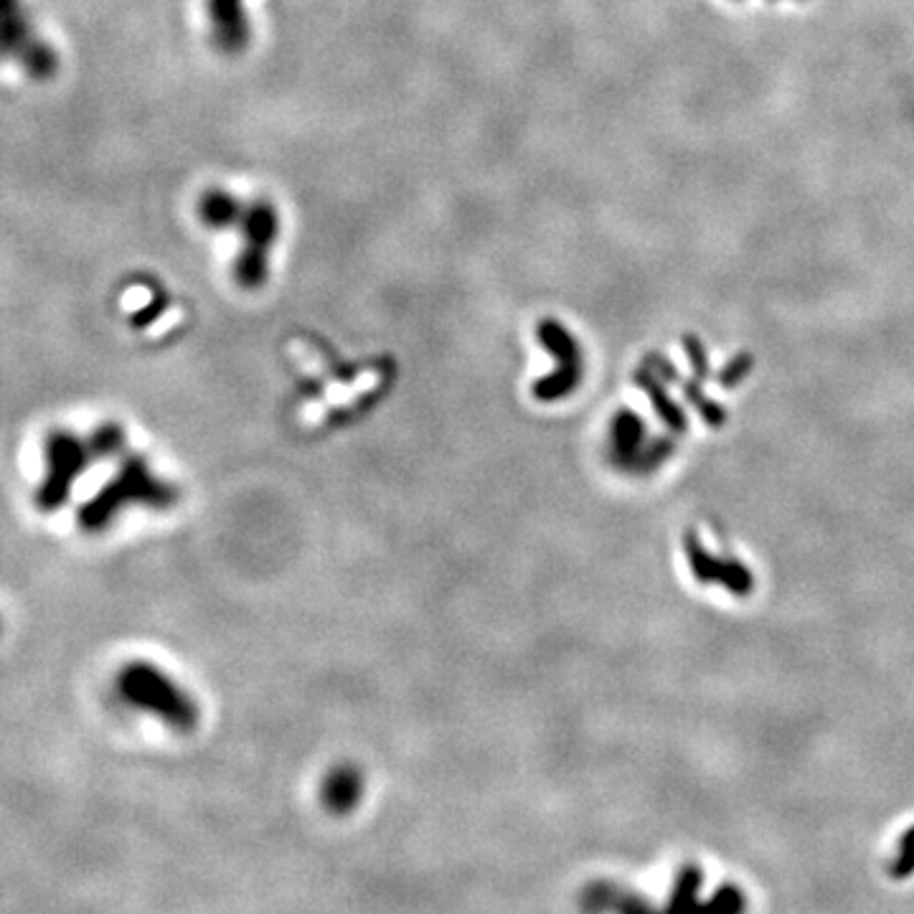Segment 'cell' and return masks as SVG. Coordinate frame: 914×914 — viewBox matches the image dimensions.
<instances>
[{"instance_id":"6da1fadb","label":"cell","mask_w":914,"mask_h":914,"mask_svg":"<svg viewBox=\"0 0 914 914\" xmlns=\"http://www.w3.org/2000/svg\"><path fill=\"white\" fill-rule=\"evenodd\" d=\"M125 450V430L120 424H100L89 437L74 432H51L46 440V475L36 493V506L51 513L72 496L79 475L87 473L92 460L120 455Z\"/></svg>"},{"instance_id":"7a4b0ae2","label":"cell","mask_w":914,"mask_h":914,"mask_svg":"<svg viewBox=\"0 0 914 914\" xmlns=\"http://www.w3.org/2000/svg\"><path fill=\"white\" fill-rule=\"evenodd\" d=\"M181 498L178 488L153 473L150 463L140 455H127L115 478L102 485V491L89 498L79 511V526L87 534L105 531L127 506H148L153 511H168Z\"/></svg>"},{"instance_id":"3957f363","label":"cell","mask_w":914,"mask_h":914,"mask_svg":"<svg viewBox=\"0 0 914 914\" xmlns=\"http://www.w3.org/2000/svg\"><path fill=\"white\" fill-rule=\"evenodd\" d=\"M115 689L127 706L155 716L176 732H193L199 724V704L176 678L155 663H127L117 673Z\"/></svg>"},{"instance_id":"277c9868","label":"cell","mask_w":914,"mask_h":914,"mask_svg":"<svg viewBox=\"0 0 914 914\" xmlns=\"http://www.w3.org/2000/svg\"><path fill=\"white\" fill-rule=\"evenodd\" d=\"M239 232H242V252L234 265V275L244 290H257L267 280V262H270L272 244L277 239V214L267 201H254L244 204L242 216L237 219Z\"/></svg>"},{"instance_id":"5b68a950","label":"cell","mask_w":914,"mask_h":914,"mask_svg":"<svg viewBox=\"0 0 914 914\" xmlns=\"http://www.w3.org/2000/svg\"><path fill=\"white\" fill-rule=\"evenodd\" d=\"M539 343L546 353L554 356L557 369L536 381L534 397L539 402H557V399H564L577 389L579 376H582V353H579L572 333L559 320H541Z\"/></svg>"},{"instance_id":"8992f818","label":"cell","mask_w":914,"mask_h":914,"mask_svg":"<svg viewBox=\"0 0 914 914\" xmlns=\"http://www.w3.org/2000/svg\"><path fill=\"white\" fill-rule=\"evenodd\" d=\"M214 41L226 54H237L249 41V21L242 0H206Z\"/></svg>"},{"instance_id":"52a82bcc","label":"cell","mask_w":914,"mask_h":914,"mask_svg":"<svg viewBox=\"0 0 914 914\" xmlns=\"http://www.w3.org/2000/svg\"><path fill=\"white\" fill-rule=\"evenodd\" d=\"M364 790V775L356 765H338L323 780V803L336 813L351 810Z\"/></svg>"},{"instance_id":"ba28073f","label":"cell","mask_w":914,"mask_h":914,"mask_svg":"<svg viewBox=\"0 0 914 914\" xmlns=\"http://www.w3.org/2000/svg\"><path fill=\"white\" fill-rule=\"evenodd\" d=\"M242 211V201L234 199L232 193L219 191V188H211L199 199V219L211 229H232Z\"/></svg>"},{"instance_id":"9c48e42d","label":"cell","mask_w":914,"mask_h":914,"mask_svg":"<svg viewBox=\"0 0 914 914\" xmlns=\"http://www.w3.org/2000/svg\"><path fill=\"white\" fill-rule=\"evenodd\" d=\"M699 887H701V869L699 866H683L681 874L673 887L671 902H668L663 914H696L699 907Z\"/></svg>"},{"instance_id":"30bf717a","label":"cell","mask_w":914,"mask_h":914,"mask_svg":"<svg viewBox=\"0 0 914 914\" xmlns=\"http://www.w3.org/2000/svg\"><path fill=\"white\" fill-rule=\"evenodd\" d=\"M744 912V894L742 889L734 887V884H727L722 887L709 902L699 904L696 907V914H742Z\"/></svg>"},{"instance_id":"8fae6325","label":"cell","mask_w":914,"mask_h":914,"mask_svg":"<svg viewBox=\"0 0 914 914\" xmlns=\"http://www.w3.org/2000/svg\"><path fill=\"white\" fill-rule=\"evenodd\" d=\"M889 871H892L894 879H907V876L914 874V828H909L907 836L902 838L899 854Z\"/></svg>"}]
</instances>
